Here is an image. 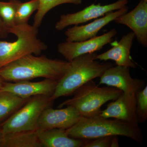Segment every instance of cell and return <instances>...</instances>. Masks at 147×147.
Wrapping results in <instances>:
<instances>
[{"label": "cell", "mask_w": 147, "mask_h": 147, "mask_svg": "<svg viewBox=\"0 0 147 147\" xmlns=\"http://www.w3.org/2000/svg\"><path fill=\"white\" fill-rule=\"evenodd\" d=\"M70 62L30 54L0 68V76L11 82L30 81L38 78L58 81L65 74Z\"/></svg>", "instance_id": "1"}, {"label": "cell", "mask_w": 147, "mask_h": 147, "mask_svg": "<svg viewBox=\"0 0 147 147\" xmlns=\"http://www.w3.org/2000/svg\"><path fill=\"white\" fill-rule=\"evenodd\" d=\"M69 137L75 139L91 140L108 136H121L133 139L141 145L144 136L139 126L124 121L110 119L102 117H82L78 122L66 129Z\"/></svg>", "instance_id": "2"}, {"label": "cell", "mask_w": 147, "mask_h": 147, "mask_svg": "<svg viewBox=\"0 0 147 147\" xmlns=\"http://www.w3.org/2000/svg\"><path fill=\"white\" fill-rule=\"evenodd\" d=\"M95 53L81 55L70 62L68 70L59 80L50 99L54 101L74 93L88 82L100 77L106 69L113 66L110 63H100L95 59Z\"/></svg>", "instance_id": "3"}, {"label": "cell", "mask_w": 147, "mask_h": 147, "mask_svg": "<svg viewBox=\"0 0 147 147\" xmlns=\"http://www.w3.org/2000/svg\"><path fill=\"white\" fill-rule=\"evenodd\" d=\"M7 31L17 39L13 42L0 40V68L26 55H40L47 49V45L38 38V28L33 25H15Z\"/></svg>", "instance_id": "4"}, {"label": "cell", "mask_w": 147, "mask_h": 147, "mask_svg": "<svg viewBox=\"0 0 147 147\" xmlns=\"http://www.w3.org/2000/svg\"><path fill=\"white\" fill-rule=\"evenodd\" d=\"M123 92L114 87H98L92 80L76 90L73 97L62 102L58 108L70 105L84 117H98L102 105L116 100Z\"/></svg>", "instance_id": "5"}, {"label": "cell", "mask_w": 147, "mask_h": 147, "mask_svg": "<svg viewBox=\"0 0 147 147\" xmlns=\"http://www.w3.org/2000/svg\"><path fill=\"white\" fill-rule=\"evenodd\" d=\"M53 101L47 96H32L4 122L0 131L4 134L15 131L36 130L41 113L45 108L51 106Z\"/></svg>", "instance_id": "6"}, {"label": "cell", "mask_w": 147, "mask_h": 147, "mask_svg": "<svg viewBox=\"0 0 147 147\" xmlns=\"http://www.w3.org/2000/svg\"><path fill=\"white\" fill-rule=\"evenodd\" d=\"M127 3V0H118L115 2L106 5L92 4L91 5L76 13L61 15L59 20L55 25V28L58 31H62L69 26H77L104 16L110 12L126 7Z\"/></svg>", "instance_id": "7"}, {"label": "cell", "mask_w": 147, "mask_h": 147, "mask_svg": "<svg viewBox=\"0 0 147 147\" xmlns=\"http://www.w3.org/2000/svg\"><path fill=\"white\" fill-rule=\"evenodd\" d=\"M117 34L115 29L99 36L90 39L78 41L61 42L58 45V51L68 62L71 61L81 55L94 53L99 51L105 45L112 42L113 38Z\"/></svg>", "instance_id": "8"}, {"label": "cell", "mask_w": 147, "mask_h": 147, "mask_svg": "<svg viewBox=\"0 0 147 147\" xmlns=\"http://www.w3.org/2000/svg\"><path fill=\"white\" fill-rule=\"evenodd\" d=\"M99 84L135 94L146 86L143 80L131 77L129 67L119 65L113 66L106 69L100 77Z\"/></svg>", "instance_id": "9"}, {"label": "cell", "mask_w": 147, "mask_h": 147, "mask_svg": "<svg viewBox=\"0 0 147 147\" xmlns=\"http://www.w3.org/2000/svg\"><path fill=\"white\" fill-rule=\"evenodd\" d=\"M73 107L68 105L63 109H55L49 106L41 113L38 121V129H67L73 126L82 117Z\"/></svg>", "instance_id": "10"}, {"label": "cell", "mask_w": 147, "mask_h": 147, "mask_svg": "<svg viewBox=\"0 0 147 147\" xmlns=\"http://www.w3.org/2000/svg\"><path fill=\"white\" fill-rule=\"evenodd\" d=\"M136 94L123 92L116 100L110 102L102 110L99 117L124 121L139 126L136 113Z\"/></svg>", "instance_id": "11"}, {"label": "cell", "mask_w": 147, "mask_h": 147, "mask_svg": "<svg viewBox=\"0 0 147 147\" xmlns=\"http://www.w3.org/2000/svg\"><path fill=\"white\" fill-rule=\"evenodd\" d=\"M127 6L122 9L112 11L105 16L94 20L91 23L83 26H75L69 28L65 32L68 42L83 41L96 36L98 32L103 27L122 14L127 12Z\"/></svg>", "instance_id": "12"}, {"label": "cell", "mask_w": 147, "mask_h": 147, "mask_svg": "<svg viewBox=\"0 0 147 147\" xmlns=\"http://www.w3.org/2000/svg\"><path fill=\"white\" fill-rule=\"evenodd\" d=\"M114 21L117 24L125 25L129 28L138 42L144 47H147V2L141 0L133 10L119 16Z\"/></svg>", "instance_id": "13"}, {"label": "cell", "mask_w": 147, "mask_h": 147, "mask_svg": "<svg viewBox=\"0 0 147 147\" xmlns=\"http://www.w3.org/2000/svg\"><path fill=\"white\" fill-rule=\"evenodd\" d=\"M58 81L45 79L38 82L21 81L13 83H5L1 90L10 92L21 98H30L37 95H45L51 97L54 94Z\"/></svg>", "instance_id": "14"}, {"label": "cell", "mask_w": 147, "mask_h": 147, "mask_svg": "<svg viewBox=\"0 0 147 147\" xmlns=\"http://www.w3.org/2000/svg\"><path fill=\"white\" fill-rule=\"evenodd\" d=\"M135 37L132 32L124 35L111 49L96 55L95 59L104 61L110 60L115 61L117 65L136 68L137 65L131 61L130 55V50Z\"/></svg>", "instance_id": "15"}, {"label": "cell", "mask_w": 147, "mask_h": 147, "mask_svg": "<svg viewBox=\"0 0 147 147\" xmlns=\"http://www.w3.org/2000/svg\"><path fill=\"white\" fill-rule=\"evenodd\" d=\"M36 131L42 147H82L86 140L69 137L63 129H38Z\"/></svg>", "instance_id": "16"}, {"label": "cell", "mask_w": 147, "mask_h": 147, "mask_svg": "<svg viewBox=\"0 0 147 147\" xmlns=\"http://www.w3.org/2000/svg\"><path fill=\"white\" fill-rule=\"evenodd\" d=\"M36 130L15 131L3 134V147H42Z\"/></svg>", "instance_id": "17"}, {"label": "cell", "mask_w": 147, "mask_h": 147, "mask_svg": "<svg viewBox=\"0 0 147 147\" xmlns=\"http://www.w3.org/2000/svg\"><path fill=\"white\" fill-rule=\"evenodd\" d=\"M30 98H23L10 92L0 90V122L9 117Z\"/></svg>", "instance_id": "18"}, {"label": "cell", "mask_w": 147, "mask_h": 147, "mask_svg": "<svg viewBox=\"0 0 147 147\" xmlns=\"http://www.w3.org/2000/svg\"><path fill=\"white\" fill-rule=\"evenodd\" d=\"M39 2V7L37 11L34 18L33 26L36 28L40 27L48 11L56 7L64 4H72L75 5H81L82 0H38Z\"/></svg>", "instance_id": "19"}, {"label": "cell", "mask_w": 147, "mask_h": 147, "mask_svg": "<svg viewBox=\"0 0 147 147\" xmlns=\"http://www.w3.org/2000/svg\"><path fill=\"white\" fill-rule=\"evenodd\" d=\"M21 2L19 0H9L8 2L0 1V18L7 30L15 26L16 9Z\"/></svg>", "instance_id": "20"}, {"label": "cell", "mask_w": 147, "mask_h": 147, "mask_svg": "<svg viewBox=\"0 0 147 147\" xmlns=\"http://www.w3.org/2000/svg\"><path fill=\"white\" fill-rule=\"evenodd\" d=\"M38 0H30L26 2H21L16 9L15 25L28 24L30 17L39 7Z\"/></svg>", "instance_id": "21"}, {"label": "cell", "mask_w": 147, "mask_h": 147, "mask_svg": "<svg viewBox=\"0 0 147 147\" xmlns=\"http://www.w3.org/2000/svg\"><path fill=\"white\" fill-rule=\"evenodd\" d=\"M136 113L139 123L146 122L147 119V86L136 94Z\"/></svg>", "instance_id": "22"}, {"label": "cell", "mask_w": 147, "mask_h": 147, "mask_svg": "<svg viewBox=\"0 0 147 147\" xmlns=\"http://www.w3.org/2000/svg\"><path fill=\"white\" fill-rule=\"evenodd\" d=\"M113 136L86 140L82 147H110Z\"/></svg>", "instance_id": "23"}, {"label": "cell", "mask_w": 147, "mask_h": 147, "mask_svg": "<svg viewBox=\"0 0 147 147\" xmlns=\"http://www.w3.org/2000/svg\"><path fill=\"white\" fill-rule=\"evenodd\" d=\"M9 33L1 18H0V37L4 38L7 36Z\"/></svg>", "instance_id": "24"}, {"label": "cell", "mask_w": 147, "mask_h": 147, "mask_svg": "<svg viewBox=\"0 0 147 147\" xmlns=\"http://www.w3.org/2000/svg\"><path fill=\"white\" fill-rule=\"evenodd\" d=\"M119 140L117 136H113L112 140H111L110 147H119Z\"/></svg>", "instance_id": "25"}, {"label": "cell", "mask_w": 147, "mask_h": 147, "mask_svg": "<svg viewBox=\"0 0 147 147\" xmlns=\"http://www.w3.org/2000/svg\"><path fill=\"white\" fill-rule=\"evenodd\" d=\"M3 146V134L0 131V147Z\"/></svg>", "instance_id": "26"}, {"label": "cell", "mask_w": 147, "mask_h": 147, "mask_svg": "<svg viewBox=\"0 0 147 147\" xmlns=\"http://www.w3.org/2000/svg\"><path fill=\"white\" fill-rule=\"evenodd\" d=\"M4 83V80L2 79L1 77L0 76V89H1L2 87L3 86V85Z\"/></svg>", "instance_id": "27"}, {"label": "cell", "mask_w": 147, "mask_h": 147, "mask_svg": "<svg viewBox=\"0 0 147 147\" xmlns=\"http://www.w3.org/2000/svg\"><path fill=\"white\" fill-rule=\"evenodd\" d=\"M144 1H145L147 2V0H144Z\"/></svg>", "instance_id": "28"}]
</instances>
